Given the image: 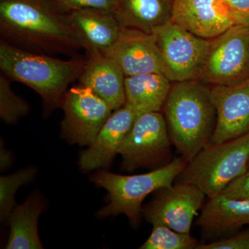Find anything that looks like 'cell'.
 Instances as JSON below:
<instances>
[{"label":"cell","instance_id":"26","mask_svg":"<svg viewBox=\"0 0 249 249\" xmlns=\"http://www.w3.org/2000/svg\"><path fill=\"white\" fill-rule=\"evenodd\" d=\"M221 194L231 199L249 201V169L229 183Z\"/></svg>","mask_w":249,"mask_h":249},{"label":"cell","instance_id":"17","mask_svg":"<svg viewBox=\"0 0 249 249\" xmlns=\"http://www.w3.org/2000/svg\"><path fill=\"white\" fill-rule=\"evenodd\" d=\"M173 0H113L112 14L121 28L153 34L171 21Z\"/></svg>","mask_w":249,"mask_h":249},{"label":"cell","instance_id":"28","mask_svg":"<svg viewBox=\"0 0 249 249\" xmlns=\"http://www.w3.org/2000/svg\"><path fill=\"white\" fill-rule=\"evenodd\" d=\"M11 156L9 151L5 150L4 147L1 144V150H0V168L1 171L7 169L11 164Z\"/></svg>","mask_w":249,"mask_h":249},{"label":"cell","instance_id":"27","mask_svg":"<svg viewBox=\"0 0 249 249\" xmlns=\"http://www.w3.org/2000/svg\"><path fill=\"white\" fill-rule=\"evenodd\" d=\"M237 11H249V0H222Z\"/></svg>","mask_w":249,"mask_h":249},{"label":"cell","instance_id":"20","mask_svg":"<svg viewBox=\"0 0 249 249\" xmlns=\"http://www.w3.org/2000/svg\"><path fill=\"white\" fill-rule=\"evenodd\" d=\"M43 209L42 198L36 193L16 206L8 220L10 232L5 249H43L37 231L39 216Z\"/></svg>","mask_w":249,"mask_h":249},{"label":"cell","instance_id":"13","mask_svg":"<svg viewBox=\"0 0 249 249\" xmlns=\"http://www.w3.org/2000/svg\"><path fill=\"white\" fill-rule=\"evenodd\" d=\"M211 87L217 112L211 142L220 143L249 134V79Z\"/></svg>","mask_w":249,"mask_h":249},{"label":"cell","instance_id":"4","mask_svg":"<svg viewBox=\"0 0 249 249\" xmlns=\"http://www.w3.org/2000/svg\"><path fill=\"white\" fill-rule=\"evenodd\" d=\"M187 163L182 157H178L164 166L136 175L97 172L91 177V181L107 191L109 200V204L100 210L98 216L107 217L124 214L132 226L137 227L142 214L144 199L153 192L173 185Z\"/></svg>","mask_w":249,"mask_h":249},{"label":"cell","instance_id":"25","mask_svg":"<svg viewBox=\"0 0 249 249\" xmlns=\"http://www.w3.org/2000/svg\"><path fill=\"white\" fill-rule=\"evenodd\" d=\"M196 249H249V231L236 233L214 242H201Z\"/></svg>","mask_w":249,"mask_h":249},{"label":"cell","instance_id":"29","mask_svg":"<svg viewBox=\"0 0 249 249\" xmlns=\"http://www.w3.org/2000/svg\"><path fill=\"white\" fill-rule=\"evenodd\" d=\"M235 17L237 24H244L249 27V11H235Z\"/></svg>","mask_w":249,"mask_h":249},{"label":"cell","instance_id":"23","mask_svg":"<svg viewBox=\"0 0 249 249\" xmlns=\"http://www.w3.org/2000/svg\"><path fill=\"white\" fill-rule=\"evenodd\" d=\"M11 82L3 73H0V118L7 124H16L30 110L27 101L11 88Z\"/></svg>","mask_w":249,"mask_h":249},{"label":"cell","instance_id":"2","mask_svg":"<svg viewBox=\"0 0 249 249\" xmlns=\"http://www.w3.org/2000/svg\"><path fill=\"white\" fill-rule=\"evenodd\" d=\"M162 109L172 144L190 161L211 142L215 129L211 87L199 80L175 82Z\"/></svg>","mask_w":249,"mask_h":249},{"label":"cell","instance_id":"19","mask_svg":"<svg viewBox=\"0 0 249 249\" xmlns=\"http://www.w3.org/2000/svg\"><path fill=\"white\" fill-rule=\"evenodd\" d=\"M172 82L163 73H151L125 76L124 93L127 106L137 114L160 111Z\"/></svg>","mask_w":249,"mask_h":249},{"label":"cell","instance_id":"15","mask_svg":"<svg viewBox=\"0 0 249 249\" xmlns=\"http://www.w3.org/2000/svg\"><path fill=\"white\" fill-rule=\"evenodd\" d=\"M124 71L113 59L97 50L87 52L79 84L90 88L110 106L113 111L125 103Z\"/></svg>","mask_w":249,"mask_h":249},{"label":"cell","instance_id":"10","mask_svg":"<svg viewBox=\"0 0 249 249\" xmlns=\"http://www.w3.org/2000/svg\"><path fill=\"white\" fill-rule=\"evenodd\" d=\"M156 192L155 197L142 206L145 220L152 225L163 224L175 231L191 234L206 195L198 187L186 183H176Z\"/></svg>","mask_w":249,"mask_h":249},{"label":"cell","instance_id":"22","mask_svg":"<svg viewBox=\"0 0 249 249\" xmlns=\"http://www.w3.org/2000/svg\"><path fill=\"white\" fill-rule=\"evenodd\" d=\"M35 168H28L18 170L9 176L0 178V219L1 222L9 220L16 204L15 195L18 188L29 183L35 175Z\"/></svg>","mask_w":249,"mask_h":249},{"label":"cell","instance_id":"5","mask_svg":"<svg viewBox=\"0 0 249 249\" xmlns=\"http://www.w3.org/2000/svg\"><path fill=\"white\" fill-rule=\"evenodd\" d=\"M249 134L220 142H210L190 161L177 178V183H191L209 198L249 170Z\"/></svg>","mask_w":249,"mask_h":249},{"label":"cell","instance_id":"24","mask_svg":"<svg viewBox=\"0 0 249 249\" xmlns=\"http://www.w3.org/2000/svg\"><path fill=\"white\" fill-rule=\"evenodd\" d=\"M55 5L65 14L80 11L95 9L112 13L113 0H53Z\"/></svg>","mask_w":249,"mask_h":249},{"label":"cell","instance_id":"3","mask_svg":"<svg viewBox=\"0 0 249 249\" xmlns=\"http://www.w3.org/2000/svg\"><path fill=\"white\" fill-rule=\"evenodd\" d=\"M85 58L78 55L62 60L0 40L1 73L11 81L27 85L40 96L45 118L61 107L69 86L78 80L83 70Z\"/></svg>","mask_w":249,"mask_h":249},{"label":"cell","instance_id":"21","mask_svg":"<svg viewBox=\"0 0 249 249\" xmlns=\"http://www.w3.org/2000/svg\"><path fill=\"white\" fill-rule=\"evenodd\" d=\"M152 226L151 234L141 249H195L199 245L198 240L191 234L175 231L163 224Z\"/></svg>","mask_w":249,"mask_h":249},{"label":"cell","instance_id":"18","mask_svg":"<svg viewBox=\"0 0 249 249\" xmlns=\"http://www.w3.org/2000/svg\"><path fill=\"white\" fill-rule=\"evenodd\" d=\"M67 15L86 52L97 50L103 53L114 44L120 33V24L110 11L80 10Z\"/></svg>","mask_w":249,"mask_h":249},{"label":"cell","instance_id":"7","mask_svg":"<svg viewBox=\"0 0 249 249\" xmlns=\"http://www.w3.org/2000/svg\"><path fill=\"white\" fill-rule=\"evenodd\" d=\"M153 34L160 49L164 75L172 83L199 79L211 40L198 37L172 21Z\"/></svg>","mask_w":249,"mask_h":249},{"label":"cell","instance_id":"1","mask_svg":"<svg viewBox=\"0 0 249 249\" xmlns=\"http://www.w3.org/2000/svg\"><path fill=\"white\" fill-rule=\"evenodd\" d=\"M0 36L18 48L78 56L85 46L53 0H0Z\"/></svg>","mask_w":249,"mask_h":249},{"label":"cell","instance_id":"16","mask_svg":"<svg viewBox=\"0 0 249 249\" xmlns=\"http://www.w3.org/2000/svg\"><path fill=\"white\" fill-rule=\"evenodd\" d=\"M137 116L125 106L113 111L94 142L80 154L81 170L88 172L110 165Z\"/></svg>","mask_w":249,"mask_h":249},{"label":"cell","instance_id":"8","mask_svg":"<svg viewBox=\"0 0 249 249\" xmlns=\"http://www.w3.org/2000/svg\"><path fill=\"white\" fill-rule=\"evenodd\" d=\"M249 79V27L237 24L211 45L199 80L210 86H226Z\"/></svg>","mask_w":249,"mask_h":249},{"label":"cell","instance_id":"9","mask_svg":"<svg viewBox=\"0 0 249 249\" xmlns=\"http://www.w3.org/2000/svg\"><path fill=\"white\" fill-rule=\"evenodd\" d=\"M61 135L67 142L89 146L113 112L104 100L78 84L67 90L61 104Z\"/></svg>","mask_w":249,"mask_h":249},{"label":"cell","instance_id":"6","mask_svg":"<svg viewBox=\"0 0 249 249\" xmlns=\"http://www.w3.org/2000/svg\"><path fill=\"white\" fill-rule=\"evenodd\" d=\"M172 144L164 116L160 111L137 116L119 147L121 169L157 168L173 160Z\"/></svg>","mask_w":249,"mask_h":249},{"label":"cell","instance_id":"12","mask_svg":"<svg viewBox=\"0 0 249 249\" xmlns=\"http://www.w3.org/2000/svg\"><path fill=\"white\" fill-rule=\"evenodd\" d=\"M235 11L222 0H173L172 22L211 40L237 24Z\"/></svg>","mask_w":249,"mask_h":249},{"label":"cell","instance_id":"11","mask_svg":"<svg viewBox=\"0 0 249 249\" xmlns=\"http://www.w3.org/2000/svg\"><path fill=\"white\" fill-rule=\"evenodd\" d=\"M103 53L119 65L125 76L151 73L164 74L160 49L153 34L121 28L115 42Z\"/></svg>","mask_w":249,"mask_h":249},{"label":"cell","instance_id":"14","mask_svg":"<svg viewBox=\"0 0 249 249\" xmlns=\"http://www.w3.org/2000/svg\"><path fill=\"white\" fill-rule=\"evenodd\" d=\"M204 243L227 238L249 226V201L231 199L223 194L209 198L196 222Z\"/></svg>","mask_w":249,"mask_h":249},{"label":"cell","instance_id":"30","mask_svg":"<svg viewBox=\"0 0 249 249\" xmlns=\"http://www.w3.org/2000/svg\"></svg>","mask_w":249,"mask_h":249}]
</instances>
